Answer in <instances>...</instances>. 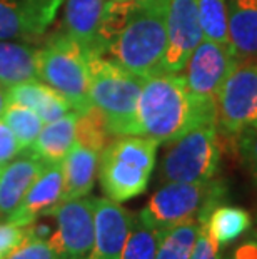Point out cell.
Instances as JSON below:
<instances>
[{"label": "cell", "mask_w": 257, "mask_h": 259, "mask_svg": "<svg viewBox=\"0 0 257 259\" xmlns=\"http://www.w3.org/2000/svg\"><path fill=\"white\" fill-rule=\"evenodd\" d=\"M207 122H216V101L194 96L180 72H157L144 80L137 104L139 136L166 144Z\"/></svg>", "instance_id": "cell-1"}, {"label": "cell", "mask_w": 257, "mask_h": 259, "mask_svg": "<svg viewBox=\"0 0 257 259\" xmlns=\"http://www.w3.org/2000/svg\"><path fill=\"white\" fill-rule=\"evenodd\" d=\"M167 7L169 0H135L107 49L111 60L144 79L162 72L167 47Z\"/></svg>", "instance_id": "cell-2"}, {"label": "cell", "mask_w": 257, "mask_h": 259, "mask_svg": "<svg viewBox=\"0 0 257 259\" xmlns=\"http://www.w3.org/2000/svg\"><path fill=\"white\" fill-rule=\"evenodd\" d=\"M90 104L99 111L112 137L139 136L137 104L144 77L104 56H89Z\"/></svg>", "instance_id": "cell-3"}, {"label": "cell", "mask_w": 257, "mask_h": 259, "mask_svg": "<svg viewBox=\"0 0 257 259\" xmlns=\"http://www.w3.org/2000/svg\"><path fill=\"white\" fill-rule=\"evenodd\" d=\"M159 142L145 136H119L99 159V181L109 199L125 202L147 189L156 166Z\"/></svg>", "instance_id": "cell-4"}, {"label": "cell", "mask_w": 257, "mask_h": 259, "mask_svg": "<svg viewBox=\"0 0 257 259\" xmlns=\"http://www.w3.org/2000/svg\"><path fill=\"white\" fill-rule=\"evenodd\" d=\"M224 196L226 186L216 179L205 183H164L137 218L159 233L189 221L202 224L212 209L224 201Z\"/></svg>", "instance_id": "cell-5"}, {"label": "cell", "mask_w": 257, "mask_h": 259, "mask_svg": "<svg viewBox=\"0 0 257 259\" xmlns=\"http://www.w3.org/2000/svg\"><path fill=\"white\" fill-rule=\"evenodd\" d=\"M39 80L59 92L72 111L84 114L90 104L89 54L65 34H59L37 51Z\"/></svg>", "instance_id": "cell-6"}, {"label": "cell", "mask_w": 257, "mask_h": 259, "mask_svg": "<svg viewBox=\"0 0 257 259\" xmlns=\"http://www.w3.org/2000/svg\"><path fill=\"white\" fill-rule=\"evenodd\" d=\"M222 147L216 122L202 124L171 142L162 159V183H205L216 179Z\"/></svg>", "instance_id": "cell-7"}, {"label": "cell", "mask_w": 257, "mask_h": 259, "mask_svg": "<svg viewBox=\"0 0 257 259\" xmlns=\"http://www.w3.org/2000/svg\"><path fill=\"white\" fill-rule=\"evenodd\" d=\"M219 134L239 137L257 127V64H237L216 96Z\"/></svg>", "instance_id": "cell-8"}, {"label": "cell", "mask_w": 257, "mask_h": 259, "mask_svg": "<svg viewBox=\"0 0 257 259\" xmlns=\"http://www.w3.org/2000/svg\"><path fill=\"white\" fill-rule=\"evenodd\" d=\"M56 229L48 244L59 259H85L94 246V199L75 197L62 201L50 212Z\"/></svg>", "instance_id": "cell-9"}, {"label": "cell", "mask_w": 257, "mask_h": 259, "mask_svg": "<svg viewBox=\"0 0 257 259\" xmlns=\"http://www.w3.org/2000/svg\"><path fill=\"white\" fill-rule=\"evenodd\" d=\"M237 64L239 59L229 46L202 38L182 70H185V82L194 96L216 101L224 80Z\"/></svg>", "instance_id": "cell-10"}, {"label": "cell", "mask_w": 257, "mask_h": 259, "mask_svg": "<svg viewBox=\"0 0 257 259\" xmlns=\"http://www.w3.org/2000/svg\"><path fill=\"white\" fill-rule=\"evenodd\" d=\"M204 38L199 22L197 0H169L167 47L162 72H182L190 54Z\"/></svg>", "instance_id": "cell-11"}, {"label": "cell", "mask_w": 257, "mask_h": 259, "mask_svg": "<svg viewBox=\"0 0 257 259\" xmlns=\"http://www.w3.org/2000/svg\"><path fill=\"white\" fill-rule=\"evenodd\" d=\"M134 214L109 197L94 199V246L85 259H120Z\"/></svg>", "instance_id": "cell-12"}, {"label": "cell", "mask_w": 257, "mask_h": 259, "mask_svg": "<svg viewBox=\"0 0 257 259\" xmlns=\"http://www.w3.org/2000/svg\"><path fill=\"white\" fill-rule=\"evenodd\" d=\"M109 0H67L64 9V32L89 56H104L102 29Z\"/></svg>", "instance_id": "cell-13"}, {"label": "cell", "mask_w": 257, "mask_h": 259, "mask_svg": "<svg viewBox=\"0 0 257 259\" xmlns=\"http://www.w3.org/2000/svg\"><path fill=\"white\" fill-rule=\"evenodd\" d=\"M64 201V170L62 162L45 164L34 184L27 191L19 207L7 221L19 226H29L42 216H48Z\"/></svg>", "instance_id": "cell-14"}, {"label": "cell", "mask_w": 257, "mask_h": 259, "mask_svg": "<svg viewBox=\"0 0 257 259\" xmlns=\"http://www.w3.org/2000/svg\"><path fill=\"white\" fill-rule=\"evenodd\" d=\"M43 166L45 162L30 151L4 164L0 174V218L7 219L19 207Z\"/></svg>", "instance_id": "cell-15"}, {"label": "cell", "mask_w": 257, "mask_h": 259, "mask_svg": "<svg viewBox=\"0 0 257 259\" xmlns=\"http://www.w3.org/2000/svg\"><path fill=\"white\" fill-rule=\"evenodd\" d=\"M227 34L239 60L257 59V0H229Z\"/></svg>", "instance_id": "cell-16"}, {"label": "cell", "mask_w": 257, "mask_h": 259, "mask_svg": "<svg viewBox=\"0 0 257 259\" xmlns=\"http://www.w3.org/2000/svg\"><path fill=\"white\" fill-rule=\"evenodd\" d=\"M50 22L27 0H0V40L39 37Z\"/></svg>", "instance_id": "cell-17"}, {"label": "cell", "mask_w": 257, "mask_h": 259, "mask_svg": "<svg viewBox=\"0 0 257 259\" xmlns=\"http://www.w3.org/2000/svg\"><path fill=\"white\" fill-rule=\"evenodd\" d=\"M100 154L75 142L62 161L64 201L84 197L92 191L99 170Z\"/></svg>", "instance_id": "cell-18"}, {"label": "cell", "mask_w": 257, "mask_h": 259, "mask_svg": "<svg viewBox=\"0 0 257 259\" xmlns=\"http://www.w3.org/2000/svg\"><path fill=\"white\" fill-rule=\"evenodd\" d=\"M5 91H7V102H15L32 109L43 120V124L52 122L72 111L70 104L59 92L47 84H40L39 80L17 84Z\"/></svg>", "instance_id": "cell-19"}, {"label": "cell", "mask_w": 257, "mask_h": 259, "mask_svg": "<svg viewBox=\"0 0 257 259\" xmlns=\"http://www.w3.org/2000/svg\"><path fill=\"white\" fill-rule=\"evenodd\" d=\"M77 115L79 114L75 111H70L62 117L52 120V122L43 124L39 137L27 151L35 154L45 164L62 162L75 144Z\"/></svg>", "instance_id": "cell-20"}, {"label": "cell", "mask_w": 257, "mask_h": 259, "mask_svg": "<svg viewBox=\"0 0 257 259\" xmlns=\"http://www.w3.org/2000/svg\"><path fill=\"white\" fill-rule=\"evenodd\" d=\"M39 80L37 51L25 44L0 40V85H12Z\"/></svg>", "instance_id": "cell-21"}, {"label": "cell", "mask_w": 257, "mask_h": 259, "mask_svg": "<svg viewBox=\"0 0 257 259\" xmlns=\"http://www.w3.org/2000/svg\"><path fill=\"white\" fill-rule=\"evenodd\" d=\"M200 226L205 229L209 238L222 249L239 239L252 226V218L242 207L217 204Z\"/></svg>", "instance_id": "cell-22"}, {"label": "cell", "mask_w": 257, "mask_h": 259, "mask_svg": "<svg viewBox=\"0 0 257 259\" xmlns=\"http://www.w3.org/2000/svg\"><path fill=\"white\" fill-rule=\"evenodd\" d=\"M200 233L199 221H189L162 231L156 259H190Z\"/></svg>", "instance_id": "cell-23"}, {"label": "cell", "mask_w": 257, "mask_h": 259, "mask_svg": "<svg viewBox=\"0 0 257 259\" xmlns=\"http://www.w3.org/2000/svg\"><path fill=\"white\" fill-rule=\"evenodd\" d=\"M0 119L12 131V134L19 141V144L22 146L24 151L30 149V146L35 142V139L39 137L43 127V120L32 109L15 102L7 104V107L4 109Z\"/></svg>", "instance_id": "cell-24"}, {"label": "cell", "mask_w": 257, "mask_h": 259, "mask_svg": "<svg viewBox=\"0 0 257 259\" xmlns=\"http://www.w3.org/2000/svg\"><path fill=\"white\" fill-rule=\"evenodd\" d=\"M202 35L205 40L229 46V2L227 0H197Z\"/></svg>", "instance_id": "cell-25"}, {"label": "cell", "mask_w": 257, "mask_h": 259, "mask_svg": "<svg viewBox=\"0 0 257 259\" xmlns=\"http://www.w3.org/2000/svg\"><path fill=\"white\" fill-rule=\"evenodd\" d=\"M114 139L109 132L104 115L92 106L89 111L77 115L75 122V142L92 149L95 152H102L106 146Z\"/></svg>", "instance_id": "cell-26"}, {"label": "cell", "mask_w": 257, "mask_h": 259, "mask_svg": "<svg viewBox=\"0 0 257 259\" xmlns=\"http://www.w3.org/2000/svg\"><path fill=\"white\" fill-rule=\"evenodd\" d=\"M159 236V231L152 229L135 216L120 259H156Z\"/></svg>", "instance_id": "cell-27"}, {"label": "cell", "mask_w": 257, "mask_h": 259, "mask_svg": "<svg viewBox=\"0 0 257 259\" xmlns=\"http://www.w3.org/2000/svg\"><path fill=\"white\" fill-rule=\"evenodd\" d=\"M237 149L242 164L249 170L250 178L257 184V127L244 131L237 137Z\"/></svg>", "instance_id": "cell-28"}, {"label": "cell", "mask_w": 257, "mask_h": 259, "mask_svg": "<svg viewBox=\"0 0 257 259\" xmlns=\"http://www.w3.org/2000/svg\"><path fill=\"white\" fill-rule=\"evenodd\" d=\"M5 259H59V256L47 241L27 236V239Z\"/></svg>", "instance_id": "cell-29"}, {"label": "cell", "mask_w": 257, "mask_h": 259, "mask_svg": "<svg viewBox=\"0 0 257 259\" xmlns=\"http://www.w3.org/2000/svg\"><path fill=\"white\" fill-rule=\"evenodd\" d=\"M27 239V229L15 223H0V259L10 256Z\"/></svg>", "instance_id": "cell-30"}, {"label": "cell", "mask_w": 257, "mask_h": 259, "mask_svg": "<svg viewBox=\"0 0 257 259\" xmlns=\"http://www.w3.org/2000/svg\"><path fill=\"white\" fill-rule=\"evenodd\" d=\"M24 151L19 141L15 139L12 131L7 127V124L0 119V164H7L15 159Z\"/></svg>", "instance_id": "cell-31"}, {"label": "cell", "mask_w": 257, "mask_h": 259, "mask_svg": "<svg viewBox=\"0 0 257 259\" xmlns=\"http://www.w3.org/2000/svg\"><path fill=\"white\" fill-rule=\"evenodd\" d=\"M190 259H221V247L209 238V234L205 233V229L202 226Z\"/></svg>", "instance_id": "cell-32"}, {"label": "cell", "mask_w": 257, "mask_h": 259, "mask_svg": "<svg viewBox=\"0 0 257 259\" xmlns=\"http://www.w3.org/2000/svg\"><path fill=\"white\" fill-rule=\"evenodd\" d=\"M27 2H30L34 7L39 9L43 15H47V17L52 20L54 15L57 12V9L60 7V4H62L64 0H27Z\"/></svg>", "instance_id": "cell-33"}, {"label": "cell", "mask_w": 257, "mask_h": 259, "mask_svg": "<svg viewBox=\"0 0 257 259\" xmlns=\"http://www.w3.org/2000/svg\"><path fill=\"white\" fill-rule=\"evenodd\" d=\"M232 259H257V241L240 246Z\"/></svg>", "instance_id": "cell-34"}, {"label": "cell", "mask_w": 257, "mask_h": 259, "mask_svg": "<svg viewBox=\"0 0 257 259\" xmlns=\"http://www.w3.org/2000/svg\"><path fill=\"white\" fill-rule=\"evenodd\" d=\"M7 91H5V87L0 85V117H2V112L7 107Z\"/></svg>", "instance_id": "cell-35"}, {"label": "cell", "mask_w": 257, "mask_h": 259, "mask_svg": "<svg viewBox=\"0 0 257 259\" xmlns=\"http://www.w3.org/2000/svg\"><path fill=\"white\" fill-rule=\"evenodd\" d=\"M114 2H135V0H114Z\"/></svg>", "instance_id": "cell-36"}, {"label": "cell", "mask_w": 257, "mask_h": 259, "mask_svg": "<svg viewBox=\"0 0 257 259\" xmlns=\"http://www.w3.org/2000/svg\"><path fill=\"white\" fill-rule=\"evenodd\" d=\"M2 169H4V164H0V174H2Z\"/></svg>", "instance_id": "cell-37"}]
</instances>
